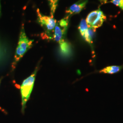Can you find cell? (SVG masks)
<instances>
[{
  "label": "cell",
  "instance_id": "cell-13",
  "mask_svg": "<svg viewBox=\"0 0 123 123\" xmlns=\"http://www.w3.org/2000/svg\"></svg>",
  "mask_w": 123,
  "mask_h": 123
},
{
  "label": "cell",
  "instance_id": "cell-5",
  "mask_svg": "<svg viewBox=\"0 0 123 123\" xmlns=\"http://www.w3.org/2000/svg\"><path fill=\"white\" fill-rule=\"evenodd\" d=\"M106 19L105 15L100 9L89 13L86 19L88 27L96 30L101 26Z\"/></svg>",
  "mask_w": 123,
  "mask_h": 123
},
{
  "label": "cell",
  "instance_id": "cell-6",
  "mask_svg": "<svg viewBox=\"0 0 123 123\" xmlns=\"http://www.w3.org/2000/svg\"><path fill=\"white\" fill-rule=\"evenodd\" d=\"M88 1V0H79L74 4L72 5L68 9L66 10V16L69 17L73 15L80 13L85 7Z\"/></svg>",
  "mask_w": 123,
  "mask_h": 123
},
{
  "label": "cell",
  "instance_id": "cell-12",
  "mask_svg": "<svg viewBox=\"0 0 123 123\" xmlns=\"http://www.w3.org/2000/svg\"><path fill=\"white\" fill-rule=\"evenodd\" d=\"M1 16V6H0V17Z\"/></svg>",
  "mask_w": 123,
  "mask_h": 123
},
{
  "label": "cell",
  "instance_id": "cell-7",
  "mask_svg": "<svg viewBox=\"0 0 123 123\" xmlns=\"http://www.w3.org/2000/svg\"><path fill=\"white\" fill-rule=\"evenodd\" d=\"M60 53L64 56H68L71 53V47L70 44L67 42L65 40L62 41L59 43Z\"/></svg>",
  "mask_w": 123,
  "mask_h": 123
},
{
  "label": "cell",
  "instance_id": "cell-4",
  "mask_svg": "<svg viewBox=\"0 0 123 123\" xmlns=\"http://www.w3.org/2000/svg\"><path fill=\"white\" fill-rule=\"evenodd\" d=\"M69 18V17L66 16L56 23L53 31L52 40L58 43L65 40V37L68 26Z\"/></svg>",
  "mask_w": 123,
  "mask_h": 123
},
{
  "label": "cell",
  "instance_id": "cell-10",
  "mask_svg": "<svg viewBox=\"0 0 123 123\" xmlns=\"http://www.w3.org/2000/svg\"><path fill=\"white\" fill-rule=\"evenodd\" d=\"M58 1L59 0H48L51 17H54V15L57 8Z\"/></svg>",
  "mask_w": 123,
  "mask_h": 123
},
{
  "label": "cell",
  "instance_id": "cell-8",
  "mask_svg": "<svg viewBox=\"0 0 123 123\" xmlns=\"http://www.w3.org/2000/svg\"><path fill=\"white\" fill-rule=\"evenodd\" d=\"M95 31V30L89 28L88 30L84 32L82 35L85 40L90 45H92V39L94 36V33Z\"/></svg>",
  "mask_w": 123,
  "mask_h": 123
},
{
  "label": "cell",
  "instance_id": "cell-2",
  "mask_svg": "<svg viewBox=\"0 0 123 123\" xmlns=\"http://www.w3.org/2000/svg\"><path fill=\"white\" fill-rule=\"evenodd\" d=\"M37 22L44 29V34L43 37L45 39L52 40L54 29L57 21L53 17L44 15L41 13L39 9L37 10Z\"/></svg>",
  "mask_w": 123,
  "mask_h": 123
},
{
  "label": "cell",
  "instance_id": "cell-11",
  "mask_svg": "<svg viewBox=\"0 0 123 123\" xmlns=\"http://www.w3.org/2000/svg\"><path fill=\"white\" fill-rule=\"evenodd\" d=\"M110 2L123 10V0H111Z\"/></svg>",
  "mask_w": 123,
  "mask_h": 123
},
{
  "label": "cell",
  "instance_id": "cell-1",
  "mask_svg": "<svg viewBox=\"0 0 123 123\" xmlns=\"http://www.w3.org/2000/svg\"><path fill=\"white\" fill-rule=\"evenodd\" d=\"M33 42V40L29 39L27 37L24 27L22 25L20 31L18 47L16 49L14 61L12 66V70L15 69L18 62L32 47Z\"/></svg>",
  "mask_w": 123,
  "mask_h": 123
},
{
  "label": "cell",
  "instance_id": "cell-9",
  "mask_svg": "<svg viewBox=\"0 0 123 123\" xmlns=\"http://www.w3.org/2000/svg\"><path fill=\"white\" fill-rule=\"evenodd\" d=\"M121 67L119 66H108L99 71L100 73L109 74H114L119 72Z\"/></svg>",
  "mask_w": 123,
  "mask_h": 123
},
{
  "label": "cell",
  "instance_id": "cell-3",
  "mask_svg": "<svg viewBox=\"0 0 123 123\" xmlns=\"http://www.w3.org/2000/svg\"><path fill=\"white\" fill-rule=\"evenodd\" d=\"M37 71L38 67L36 68L35 70L29 77L23 81L21 86V93L22 96V105L23 112L24 111L26 103L30 98L32 90L33 88L36 76Z\"/></svg>",
  "mask_w": 123,
  "mask_h": 123
}]
</instances>
